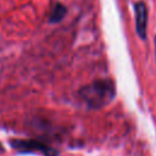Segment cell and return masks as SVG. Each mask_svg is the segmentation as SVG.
Returning <instances> with one entry per match:
<instances>
[{
  "label": "cell",
  "mask_w": 156,
  "mask_h": 156,
  "mask_svg": "<svg viewBox=\"0 0 156 156\" xmlns=\"http://www.w3.org/2000/svg\"><path fill=\"white\" fill-rule=\"evenodd\" d=\"M11 146L21 152H40L44 156H58V151L43 141L35 139H15L10 141Z\"/></svg>",
  "instance_id": "obj_2"
},
{
  "label": "cell",
  "mask_w": 156,
  "mask_h": 156,
  "mask_svg": "<svg viewBox=\"0 0 156 156\" xmlns=\"http://www.w3.org/2000/svg\"><path fill=\"white\" fill-rule=\"evenodd\" d=\"M135 29L141 39L146 38V26H147V10L143 1L135 4Z\"/></svg>",
  "instance_id": "obj_3"
},
{
  "label": "cell",
  "mask_w": 156,
  "mask_h": 156,
  "mask_svg": "<svg viewBox=\"0 0 156 156\" xmlns=\"http://www.w3.org/2000/svg\"><path fill=\"white\" fill-rule=\"evenodd\" d=\"M66 12H67V9L62 4H57L54 7V10H52V12L50 15V20H49L50 23H57V22H60L65 17Z\"/></svg>",
  "instance_id": "obj_4"
},
{
  "label": "cell",
  "mask_w": 156,
  "mask_h": 156,
  "mask_svg": "<svg viewBox=\"0 0 156 156\" xmlns=\"http://www.w3.org/2000/svg\"><path fill=\"white\" fill-rule=\"evenodd\" d=\"M79 99L89 108H101L107 106L116 96L115 83L111 79H98L84 85L78 91Z\"/></svg>",
  "instance_id": "obj_1"
},
{
  "label": "cell",
  "mask_w": 156,
  "mask_h": 156,
  "mask_svg": "<svg viewBox=\"0 0 156 156\" xmlns=\"http://www.w3.org/2000/svg\"><path fill=\"white\" fill-rule=\"evenodd\" d=\"M155 45H156V38H155Z\"/></svg>",
  "instance_id": "obj_5"
}]
</instances>
